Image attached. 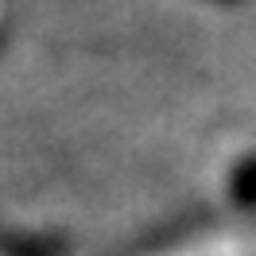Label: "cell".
<instances>
[{
  "instance_id": "6da1fadb",
  "label": "cell",
  "mask_w": 256,
  "mask_h": 256,
  "mask_svg": "<svg viewBox=\"0 0 256 256\" xmlns=\"http://www.w3.org/2000/svg\"><path fill=\"white\" fill-rule=\"evenodd\" d=\"M233 202L244 210L256 206V152L233 167Z\"/></svg>"
}]
</instances>
